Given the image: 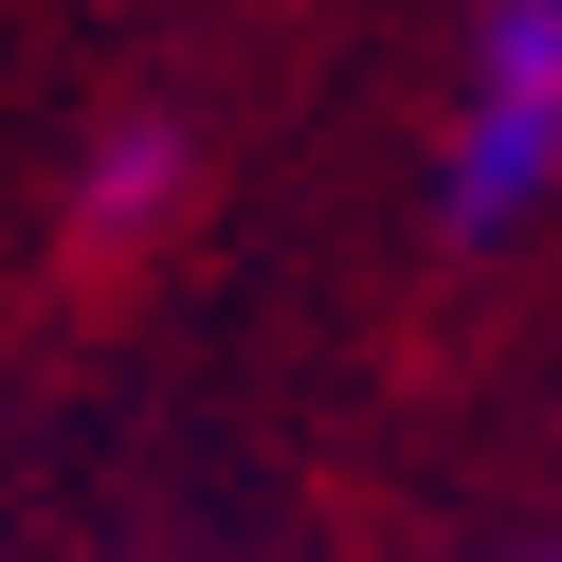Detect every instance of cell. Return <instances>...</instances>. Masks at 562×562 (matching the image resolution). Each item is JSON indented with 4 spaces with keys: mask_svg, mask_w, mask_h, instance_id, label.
Returning a JSON list of instances; mask_svg holds the SVG:
<instances>
[{
    "mask_svg": "<svg viewBox=\"0 0 562 562\" xmlns=\"http://www.w3.org/2000/svg\"><path fill=\"white\" fill-rule=\"evenodd\" d=\"M562 164V0H490L472 37V127H453V218H526Z\"/></svg>",
    "mask_w": 562,
    "mask_h": 562,
    "instance_id": "obj_1",
    "label": "cell"
},
{
    "mask_svg": "<svg viewBox=\"0 0 562 562\" xmlns=\"http://www.w3.org/2000/svg\"><path fill=\"white\" fill-rule=\"evenodd\" d=\"M182 200V127H110V164H91V200H74V236L91 255H127V236Z\"/></svg>",
    "mask_w": 562,
    "mask_h": 562,
    "instance_id": "obj_2",
    "label": "cell"
}]
</instances>
